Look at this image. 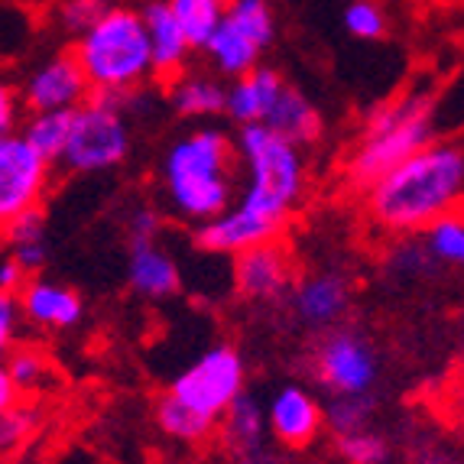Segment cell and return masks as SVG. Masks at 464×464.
<instances>
[{"instance_id": "6da1fadb", "label": "cell", "mask_w": 464, "mask_h": 464, "mask_svg": "<svg viewBox=\"0 0 464 464\" xmlns=\"http://www.w3.org/2000/svg\"><path fill=\"white\" fill-rule=\"evenodd\" d=\"M464 201V140H432L364 192L371 221L387 234H419Z\"/></svg>"}, {"instance_id": "7a4b0ae2", "label": "cell", "mask_w": 464, "mask_h": 464, "mask_svg": "<svg viewBox=\"0 0 464 464\" xmlns=\"http://www.w3.org/2000/svg\"><path fill=\"white\" fill-rule=\"evenodd\" d=\"M237 137L218 124L179 133L160 160L166 208L195 227L225 215L237 201Z\"/></svg>"}, {"instance_id": "3957f363", "label": "cell", "mask_w": 464, "mask_h": 464, "mask_svg": "<svg viewBox=\"0 0 464 464\" xmlns=\"http://www.w3.org/2000/svg\"><path fill=\"white\" fill-rule=\"evenodd\" d=\"M435 85L429 78L406 85L367 117L354 153L348 156V182L371 188L435 140Z\"/></svg>"}, {"instance_id": "277c9868", "label": "cell", "mask_w": 464, "mask_h": 464, "mask_svg": "<svg viewBox=\"0 0 464 464\" xmlns=\"http://www.w3.org/2000/svg\"><path fill=\"white\" fill-rule=\"evenodd\" d=\"M72 53L94 94L143 92V85L156 75L147 24L133 7L114 4L85 36L75 39Z\"/></svg>"}, {"instance_id": "5b68a950", "label": "cell", "mask_w": 464, "mask_h": 464, "mask_svg": "<svg viewBox=\"0 0 464 464\" xmlns=\"http://www.w3.org/2000/svg\"><path fill=\"white\" fill-rule=\"evenodd\" d=\"M237 153L244 163L237 201L283 227L309 182V163L302 147L266 124H250L237 127Z\"/></svg>"}, {"instance_id": "8992f818", "label": "cell", "mask_w": 464, "mask_h": 464, "mask_svg": "<svg viewBox=\"0 0 464 464\" xmlns=\"http://www.w3.org/2000/svg\"><path fill=\"white\" fill-rule=\"evenodd\" d=\"M130 94H92V98L72 117V137L59 169L69 176H101L117 166H124L133 153V127H130Z\"/></svg>"}, {"instance_id": "52a82bcc", "label": "cell", "mask_w": 464, "mask_h": 464, "mask_svg": "<svg viewBox=\"0 0 464 464\" xmlns=\"http://www.w3.org/2000/svg\"><path fill=\"white\" fill-rule=\"evenodd\" d=\"M247 387V364L231 344H211L192 364L172 380V393L192 410L211 419H225V412L244 396Z\"/></svg>"}, {"instance_id": "ba28073f", "label": "cell", "mask_w": 464, "mask_h": 464, "mask_svg": "<svg viewBox=\"0 0 464 464\" xmlns=\"http://www.w3.org/2000/svg\"><path fill=\"white\" fill-rule=\"evenodd\" d=\"M312 373L332 396L373 393L380 377V357L361 328L338 325L315 341Z\"/></svg>"}, {"instance_id": "9c48e42d", "label": "cell", "mask_w": 464, "mask_h": 464, "mask_svg": "<svg viewBox=\"0 0 464 464\" xmlns=\"http://www.w3.org/2000/svg\"><path fill=\"white\" fill-rule=\"evenodd\" d=\"M53 182V163L20 133L0 137V221L43 205Z\"/></svg>"}, {"instance_id": "30bf717a", "label": "cell", "mask_w": 464, "mask_h": 464, "mask_svg": "<svg viewBox=\"0 0 464 464\" xmlns=\"http://www.w3.org/2000/svg\"><path fill=\"white\" fill-rule=\"evenodd\" d=\"M20 101H24L26 114L39 111H78L92 98L85 72L78 65L75 53H55L43 63H36L24 78H20Z\"/></svg>"}, {"instance_id": "8fae6325", "label": "cell", "mask_w": 464, "mask_h": 464, "mask_svg": "<svg viewBox=\"0 0 464 464\" xmlns=\"http://www.w3.org/2000/svg\"><path fill=\"white\" fill-rule=\"evenodd\" d=\"M351 309V286L338 273H309L295 279L289 293V312L305 332L325 334L344 322Z\"/></svg>"}, {"instance_id": "7c38bea8", "label": "cell", "mask_w": 464, "mask_h": 464, "mask_svg": "<svg viewBox=\"0 0 464 464\" xmlns=\"http://www.w3.org/2000/svg\"><path fill=\"white\" fill-rule=\"evenodd\" d=\"M266 426H270V439L279 441L283 449H305L325 426V406L315 400L312 390L286 383L266 402Z\"/></svg>"}, {"instance_id": "4fadbf2b", "label": "cell", "mask_w": 464, "mask_h": 464, "mask_svg": "<svg viewBox=\"0 0 464 464\" xmlns=\"http://www.w3.org/2000/svg\"><path fill=\"white\" fill-rule=\"evenodd\" d=\"M293 260L276 240L234 256V289L250 302H276L293 293Z\"/></svg>"}, {"instance_id": "5bb4252c", "label": "cell", "mask_w": 464, "mask_h": 464, "mask_svg": "<svg viewBox=\"0 0 464 464\" xmlns=\"http://www.w3.org/2000/svg\"><path fill=\"white\" fill-rule=\"evenodd\" d=\"M283 227L270 218L256 215V211L244 208L240 201H234L225 215L211 218L205 225L195 227V244L208 254H221V256H240L244 250L260 247V244H270L276 240V234Z\"/></svg>"}, {"instance_id": "9a60e30c", "label": "cell", "mask_w": 464, "mask_h": 464, "mask_svg": "<svg viewBox=\"0 0 464 464\" xmlns=\"http://www.w3.org/2000/svg\"><path fill=\"white\" fill-rule=\"evenodd\" d=\"M20 309H24L26 325L39 332H69L85 318V302L72 286L59 279L30 276L20 289Z\"/></svg>"}, {"instance_id": "2e32d148", "label": "cell", "mask_w": 464, "mask_h": 464, "mask_svg": "<svg viewBox=\"0 0 464 464\" xmlns=\"http://www.w3.org/2000/svg\"><path fill=\"white\" fill-rule=\"evenodd\" d=\"M140 14H143V24H147V33H150V46H153L156 75L179 78L195 49H192V43H188L186 30L179 26L176 14H172V4L169 0H143V4H140Z\"/></svg>"}, {"instance_id": "e0dca14e", "label": "cell", "mask_w": 464, "mask_h": 464, "mask_svg": "<svg viewBox=\"0 0 464 464\" xmlns=\"http://www.w3.org/2000/svg\"><path fill=\"white\" fill-rule=\"evenodd\" d=\"M286 92V78L270 65H260L250 75L234 78L227 85V111L225 117L234 127L266 124V117L276 108L279 94Z\"/></svg>"}, {"instance_id": "ac0fdd59", "label": "cell", "mask_w": 464, "mask_h": 464, "mask_svg": "<svg viewBox=\"0 0 464 464\" xmlns=\"http://www.w3.org/2000/svg\"><path fill=\"white\" fill-rule=\"evenodd\" d=\"M127 283L130 289L147 302H163L182 289L179 264L169 250L160 244H130L127 254Z\"/></svg>"}, {"instance_id": "d6986e66", "label": "cell", "mask_w": 464, "mask_h": 464, "mask_svg": "<svg viewBox=\"0 0 464 464\" xmlns=\"http://www.w3.org/2000/svg\"><path fill=\"white\" fill-rule=\"evenodd\" d=\"M169 108L182 121L208 124L227 111V85L218 72H182L169 85Z\"/></svg>"}, {"instance_id": "ffe728a7", "label": "cell", "mask_w": 464, "mask_h": 464, "mask_svg": "<svg viewBox=\"0 0 464 464\" xmlns=\"http://www.w3.org/2000/svg\"><path fill=\"white\" fill-rule=\"evenodd\" d=\"M270 432L266 426V410L256 402V396L244 393L231 410L225 412V439L231 441L234 455L240 464H273L266 451L264 435Z\"/></svg>"}, {"instance_id": "44dd1931", "label": "cell", "mask_w": 464, "mask_h": 464, "mask_svg": "<svg viewBox=\"0 0 464 464\" xmlns=\"http://www.w3.org/2000/svg\"><path fill=\"white\" fill-rule=\"evenodd\" d=\"M264 53L266 49L256 46L254 39L244 30H237L227 16L225 24L218 26V33L211 36L208 46H205V59H208L211 72H218L221 78H231V82L260 69L264 65Z\"/></svg>"}, {"instance_id": "7402d4cb", "label": "cell", "mask_w": 464, "mask_h": 464, "mask_svg": "<svg viewBox=\"0 0 464 464\" xmlns=\"http://www.w3.org/2000/svg\"><path fill=\"white\" fill-rule=\"evenodd\" d=\"M266 127L283 133V137L299 143V147H309V143H315L322 137V117H318L315 104L293 85H286V92L279 94L276 108L266 117Z\"/></svg>"}, {"instance_id": "603a6c76", "label": "cell", "mask_w": 464, "mask_h": 464, "mask_svg": "<svg viewBox=\"0 0 464 464\" xmlns=\"http://www.w3.org/2000/svg\"><path fill=\"white\" fill-rule=\"evenodd\" d=\"M153 416H156V426L163 429V435H169V439H176V441H188V445L211 439V432L218 429V419L192 410V406L179 400L172 390H166V393L156 400Z\"/></svg>"}, {"instance_id": "cb8c5ba5", "label": "cell", "mask_w": 464, "mask_h": 464, "mask_svg": "<svg viewBox=\"0 0 464 464\" xmlns=\"http://www.w3.org/2000/svg\"><path fill=\"white\" fill-rule=\"evenodd\" d=\"M72 117H75V111H39V114H26L20 121V137L39 156H46L49 163L59 166L72 137Z\"/></svg>"}, {"instance_id": "d4e9b609", "label": "cell", "mask_w": 464, "mask_h": 464, "mask_svg": "<svg viewBox=\"0 0 464 464\" xmlns=\"http://www.w3.org/2000/svg\"><path fill=\"white\" fill-rule=\"evenodd\" d=\"M169 4L179 26L186 30L192 49L195 53H205V46L211 43L218 26L225 24L227 4L225 0H169Z\"/></svg>"}, {"instance_id": "484cf974", "label": "cell", "mask_w": 464, "mask_h": 464, "mask_svg": "<svg viewBox=\"0 0 464 464\" xmlns=\"http://www.w3.org/2000/svg\"><path fill=\"white\" fill-rule=\"evenodd\" d=\"M373 412H377L373 393H344L328 400L325 422L334 435H351L361 429H373Z\"/></svg>"}, {"instance_id": "4316f807", "label": "cell", "mask_w": 464, "mask_h": 464, "mask_svg": "<svg viewBox=\"0 0 464 464\" xmlns=\"http://www.w3.org/2000/svg\"><path fill=\"white\" fill-rule=\"evenodd\" d=\"M422 240H426V247L439 260V266L464 270V215L451 211V215L439 218L435 225H429L422 231Z\"/></svg>"}, {"instance_id": "83f0119b", "label": "cell", "mask_w": 464, "mask_h": 464, "mask_svg": "<svg viewBox=\"0 0 464 464\" xmlns=\"http://www.w3.org/2000/svg\"><path fill=\"white\" fill-rule=\"evenodd\" d=\"M225 16L237 30L247 33L260 49L273 46V39H276V14H273L270 0H231Z\"/></svg>"}, {"instance_id": "f1b7e54d", "label": "cell", "mask_w": 464, "mask_h": 464, "mask_svg": "<svg viewBox=\"0 0 464 464\" xmlns=\"http://www.w3.org/2000/svg\"><path fill=\"white\" fill-rule=\"evenodd\" d=\"M111 7H114L111 0H55L53 20L65 36L78 39L85 36Z\"/></svg>"}, {"instance_id": "f546056e", "label": "cell", "mask_w": 464, "mask_h": 464, "mask_svg": "<svg viewBox=\"0 0 464 464\" xmlns=\"http://www.w3.org/2000/svg\"><path fill=\"white\" fill-rule=\"evenodd\" d=\"M341 24H344L348 36L364 39V43H377L390 30L387 10L380 7L377 0H351L344 14H341Z\"/></svg>"}, {"instance_id": "4dcf8cb0", "label": "cell", "mask_w": 464, "mask_h": 464, "mask_svg": "<svg viewBox=\"0 0 464 464\" xmlns=\"http://www.w3.org/2000/svg\"><path fill=\"white\" fill-rule=\"evenodd\" d=\"M0 371L14 380V387L24 396V393H30V390L43 387V380H46V373H49V361L33 348H10L7 354H4V367H0Z\"/></svg>"}, {"instance_id": "1f68e13d", "label": "cell", "mask_w": 464, "mask_h": 464, "mask_svg": "<svg viewBox=\"0 0 464 464\" xmlns=\"http://www.w3.org/2000/svg\"><path fill=\"white\" fill-rule=\"evenodd\" d=\"M334 449H338V455L348 464H383L390 458V441L377 429L334 435Z\"/></svg>"}, {"instance_id": "d6a6232c", "label": "cell", "mask_w": 464, "mask_h": 464, "mask_svg": "<svg viewBox=\"0 0 464 464\" xmlns=\"http://www.w3.org/2000/svg\"><path fill=\"white\" fill-rule=\"evenodd\" d=\"M435 266L439 260L426 247V240H400L390 254V270H396L400 276H429Z\"/></svg>"}, {"instance_id": "836d02e7", "label": "cell", "mask_w": 464, "mask_h": 464, "mask_svg": "<svg viewBox=\"0 0 464 464\" xmlns=\"http://www.w3.org/2000/svg\"><path fill=\"white\" fill-rule=\"evenodd\" d=\"M46 231H49V218H46V211H43V205H36V208H26L4 221V244L14 247V244L46 240Z\"/></svg>"}, {"instance_id": "e575fe53", "label": "cell", "mask_w": 464, "mask_h": 464, "mask_svg": "<svg viewBox=\"0 0 464 464\" xmlns=\"http://www.w3.org/2000/svg\"><path fill=\"white\" fill-rule=\"evenodd\" d=\"M4 416H0V441H4V449H14L16 441H26V435L33 432V426H36V410H30V406H10V410H0Z\"/></svg>"}, {"instance_id": "d590c367", "label": "cell", "mask_w": 464, "mask_h": 464, "mask_svg": "<svg viewBox=\"0 0 464 464\" xmlns=\"http://www.w3.org/2000/svg\"><path fill=\"white\" fill-rule=\"evenodd\" d=\"M163 231V218L156 208L140 205L127 215V244H156Z\"/></svg>"}, {"instance_id": "8d00e7d4", "label": "cell", "mask_w": 464, "mask_h": 464, "mask_svg": "<svg viewBox=\"0 0 464 464\" xmlns=\"http://www.w3.org/2000/svg\"><path fill=\"white\" fill-rule=\"evenodd\" d=\"M24 309H20V295L0 293V348L7 354L10 348H16V334L24 325Z\"/></svg>"}, {"instance_id": "74e56055", "label": "cell", "mask_w": 464, "mask_h": 464, "mask_svg": "<svg viewBox=\"0 0 464 464\" xmlns=\"http://www.w3.org/2000/svg\"><path fill=\"white\" fill-rule=\"evenodd\" d=\"M16 117H26L24 101H20L16 88L4 85V92H0V137H14V133L20 130Z\"/></svg>"}, {"instance_id": "f35d334b", "label": "cell", "mask_w": 464, "mask_h": 464, "mask_svg": "<svg viewBox=\"0 0 464 464\" xmlns=\"http://www.w3.org/2000/svg\"><path fill=\"white\" fill-rule=\"evenodd\" d=\"M7 254L14 256L16 264L24 266L26 273H39L43 266H46L49 260V240H30V244H14V247H7Z\"/></svg>"}, {"instance_id": "ab89813d", "label": "cell", "mask_w": 464, "mask_h": 464, "mask_svg": "<svg viewBox=\"0 0 464 464\" xmlns=\"http://www.w3.org/2000/svg\"><path fill=\"white\" fill-rule=\"evenodd\" d=\"M26 279H30V273L24 270V266L16 264L14 256H4L0 260V293H20V289L26 286Z\"/></svg>"}, {"instance_id": "60d3db41", "label": "cell", "mask_w": 464, "mask_h": 464, "mask_svg": "<svg viewBox=\"0 0 464 464\" xmlns=\"http://www.w3.org/2000/svg\"><path fill=\"white\" fill-rule=\"evenodd\" d=\"M16 400H20V390L14 387V380H10L7 373L0 371V410H10V406H16Z\"/></svg>"}, {"instance_id": "b9f144b4", "label": "cell", "mask_w": 464, "mask_h": 464, "mask_svg": "<svg viewBox=\"0 0 464 464\" xmlns=\"http://www.w3.org/2000/svg\"><path fill=\"white\" fill-rule=\"evenodd\" d=\"M225 4H231V0H225Z\"/></svg>"}]
</instances>
